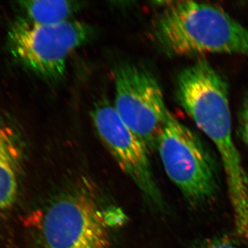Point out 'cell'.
I'll return each mask as SVG.
<instances>
[{"instance_id": "6da1fadb", "label": "cell", "mask_w": 248, "mask_h": 248, "mask_svg": "<svg viewBox=\"0 0 248 248\" xmlns=\"http://www.w3.org/2000/svg\"><path fill=\"white\" fill-rule=\"evenodd\" d=\"M177 98L221 156L234 216L248 217V177L232 135L228 83L206 60H199L177 78Z\"/></svg>"}, {"instance_id": "7a4b0ae2", "label": "cell", "mask_w": 248, "mask_h": 248, "mask_svg": "<svg viewBox=\"0 0 248 248\" xmlns=\"http://www.w3.org/2000/svg\"><path fill=\"white\" fill-rule=\"evenodd\" d=\"M155 36L170 56L230 54L248 58V28L213 5L172 1L156 19Z\"/></svg>"}, {"instance_id": "3957f363", "label": "cell", "mask_w": 248, "mask_h": 248, "mask_svg": "<svg viewBox=\"0 0 248 248\" xmlns=\"http://www.w3.org/2000/svg\"><path fill=\"white\" fill-rule=\"evenodd\" d=\"M156 148L168 176L190 205L215 198L218 186L213 157L200 138L170 112Z\"/></svg>"}, {"instance_id": "277c9868", "label": "cell", "mask_w": 248, "mask_h": 248, "mask_svg": "<svg viewBox=\"0 0 248 248\" xmlns=\"http://www.w3.org/2000/svg\"><path fill=\"white\" fill-rule=\"evenodd\" d=\"M109 220L97 201L83 189L62 194L40 220L42 248H112Z\"/></svg>"}, {"instance_id": "5b68a950", "label": "cell", "mask_w": 248, "mask_h": 248, "mask_svg": "<svg viewBox=\"0 0 248 248\" xmlns=\"http://www.w3.org/2000/svg\"><path fill=\"white\" fill-rule=\"evenodd\" d=\"M93 35V28L79 21L40 25L24 19L14 24L9 34L15 58L36 74L53 81L64 77L70 55Z\"/></svg>"}, {"instance_id": "8992f818", "label": "cell", "mask_w": 248, "mask_h": 248, "mask_svg": "<svg viewBox=\"0 0 248 248\" xmlns=\"http://www.w3.org/2000/svg\"><path fill=\"white\" fill-rule=\"evenodd\" d=\"M114 79L116 112L148 148H155L170 112L157 80L146 68L130 63L117 66Z\"/></svg>"}, {"instance_id": "52a82bcc", "label": "cell", "mask_w": 248, "mask_h": 248, "mask_svg": "<svg viewBox=\"0 0 248 248\" xmlns=\"http://www.w3.org/2000/svg\"><path fill=\"white\" fill-rule=\"evenodd\" d=\"M91 117L99 138L120 165L141 190L150 203L164 208V202L153 177L149 148L126 125L107 100L94 104Z\"/></svg>"}, {"instance_id": "ba28073f", "label": "cell", "mask_w": 248, "mask_h": 248, "mask_svg": "<svg viewBox=\"0 0 248 248\" xmlns=\"http://www.w3.org/2000/svg\"><path fill=\"white\" fill-rule=\"evenodd\" d=\"M20 160L17 134L0 122V213L11 208L17 199Z\"/></svg>"}, {"instance_id": "9c48e42d", "label": "cell", "mask_w": 248, "mask_h": 248, "mask_svg": "<svg viewBox=\"0 0 248 248\" xmlns=\"http://www.w3.org/2000/svg\"><path fill=\"white\" fill-rule=\"evenodd\" d=\"M19 6L24 12L26 20L40 25H54L71 20L82 7V4L74 1L38 0L23 1Z\"/></svg>"}, {"instance_id": "30bf717a", "label": "cell", "mask_w": 248, "mask_h": 248, "mask_svg": "<svg viewBox=\"0 0 248 248\" xmlns=\"http://www.w3.org/2000/svg\"><path fill=\"white\" fill-rule=\"evenodd\" d=\"M190 248H239L232 240L227 236H217L202 240Z\"/></svg>"}, {"instance_id": "8fae6325", "label": "cell", "mask_w": 248, "mask_h": 248, "mask_svg": "<svg viewBox=\"0 0 248 248\" xmlns=\"http://www.w3.org/2000/svg\"><path fill=\"white\" fill-rule=\"evenodd\" d=\"M239 132L243 141L248 146V97L245 99L240 110Z\"/></svg>"}]
</instances>
